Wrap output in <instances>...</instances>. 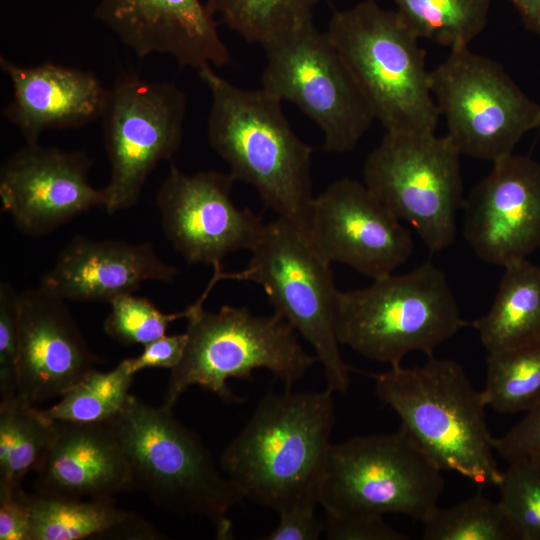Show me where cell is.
Returning <instances> with one entry per match:
<instances>
[{
  "label": "cell",
  "mask_w": 540,
  "mask_h": 540,
  "mask_svg": "<svg viewBox=\"0 0 540 540\" xmlns=\"http://www.w3.org/2000/svg\"><path fill=\"white\" fill-rule=\"evenodd\" d=\"M334 424L333 393L326 388L268 392L223 450L219 466L242 498L277 513L318 505Z\"/></svg>",
  "instance_id": "obj_1"
},
{
  "label": "cell",
  "mask_w": 540,
  "mask_h": 540,
  "mask_svg": "<svg viewBox=\"0 0 540 540\" xmlns=\"http://www.w3.org/2000/svg\"><path fill=\"white\" fill-rule=\"evenodd\" d=\"M210 93L207 135L235 179L252 186L267 208L308 234L313 148L263 88L243 89L212 66L197 71Z\"/></svg>",
  "instance_id": "obj_2"
},
{
  "label": "cell",
  "mask_w": 540,
  "mask_h": 540,
  "mask_svg": "<svg viewBox=\"0 0 540 540\" xmlns=\"http://www.w3.org/2000/svg\"><path fill=\"white\" fill-rule=\"evenodd\" d=\"M369 375L379 400L442 471L481 486L499 484L502 471L494 457L487 404L458 362L431 355L422 366L399 364Z\"/></svg>",
  "instance_id": "obj_3"
},
{
  "label": "cell",
  "mask_w": 540,
  "mask_h": 540,
  "mask_svg": "<svg viewBox=\"0 0 540 540\" xmlns=\"http://www.w3.org/2000/svg\"><path fill=\"white\" fill-rule=\"evenodd\" d=\"M172 410L131 395L106 421L129 463L133 490L172 513L207 519L218 538L230 539L227 514L243 498L198 435Z\"/></svg>",
  "instance_id": "obj_4"
},
{
  "label": "cell",
  "mask_w": 540,
  "mask_h": 540,
  "mask_svg": "<svg viewBox=\"0 0 540 540\" xmlns=\"http://www.w3.org/2000/svg\"><path fill=\"white\" fill-rule=\"evenodd\" d=\"M326 32L387 133H435L440 114L426 51L396 9L363 0L335 11Z\"/></svg>",
  "instance_id": "obj_5"
},
{
  "label": "cell",
  "mask_w": 540,
  "mask_h": 540,
  "mask_svg": "<svg viewBox=\"0 0 540 540\" xmlns=\"http://www.w3.org/2000/svg\"><path fill=\"white\" fill-rule=\"evenodd\" d=\"M213 289L209 284L190 306L187 344L180 363L171 370L162 405L173 409L194 385L227 402H242L229 388V379L252 380L266 369L285 388H292L317 361L298 340V333L280 315H255L246 307L204 309Z\"/></svg>",
  "instance_id": "obj_6"
},
{
  "label": "cell",
  "mask_w": 540,
  "mask_h": 540,
  "mask_svg": "<svg viewBox=\"0 0 540 540\" xmlns=\"http://www.w3.org/2000/svg\"><path fill=\"white\" fill-rule=\"evenodd\" d=\"M335 317L340 344L390 366L410 352L433 355L467 325L444 272L430 261L364 288L339 291Z\"/></svg>",
  "instance_id": "obj_7"
},
{
  "label": "cell",
  "mask_w": 540,
  "mask_h": 540,
  "mask_svg": "<svg viewBox=\"0 0 540 540\" xmlns=\"http://www.w3.org/2000/svg\"><path fill=\"white\" fill-rule=\"evenodd\" d=\"M247 266L238 272L214 268L221 280L254 282L269 303L313 348L320 362L326 389L344 393L351 368L344 361L336 331L335 287L331 263L317 250L309 235L289 220L266 223L250 251Z\"/></svg>",
  "instance_id": "obj_8"
},
{
  "label": "cell",
  "mask_w": 540,
  "mask_h": 540,
  "mask_svg": "<svg viewBox=\"0 0 540 540\" xmlns=\"http://www.w3.org/2000/svg\"><path fill=\"white\" fill-rule=\"evenodd\" d=\"M443 489L442 470L400 426L392 433L331 443L318 505L325 516L394 513L423 523L438 507Z\"/></svg>",
  "instance_id": "obj_9"
},
{
  "label": "cell",
  "mask_w": 540,
  "mask_h": 540,
  "mask_svg": "<svg viewBox=\"0 0 540 540\" xmlns=\"http://www.w3.org/2000/svg\"><path fill=\"white\" fill-rule=\"evenodd\" d=\"M261 88L296 105L323 134V149L353 150L375 120L354 75L313 19L262 46Z\"/></svg>",
  "instance_id": "obj_10"
},
{
  "label": "cell",
  "mask_w": 540,
  "mask_h": 540,
  "mask_svg": "<svg viewBox=\"0 0 540 540\" xmlns=\"http://www.w3.org/2000/svg\"><path fill=\"white\" fill-rule=\"evenodd\" d=\"M461 154L447 135L385 133L363 166L367 188L430 251L449 247L463 207Z\"/></svg>",
  "instance_id": "obj_11"
},
{
  "label": "cell",
  "mask_w": 540,
  "mask_h": 540,
  "mask_svg": "<svg viewBox=\"0 0 540 540\" xmlns=\"http://www.w3.org/2000/svg\"><path fill=\"white\" fill-rule=\"evenodd\" d=\"M431 90L447 137L461 156L495 161L538 128L540 104L496 60L469 47L450 51L431 70Z\"/></svg>",
  "instance_id": "obj_12"
},
{
  "label": "cell",
  "mask_w": 540,
  "mask_h": 540,
  "mask_svg": "<svg viewBox=\"0 0 540 540\" xmlns=\"http://www.w3.org/2000/svg\"><path fill=\"white\" fill-rule=\"evenodd\" d=\"M185 94L171 82L120 77L108 90L101 116L110 177L104 208L133 207L150 173L179 150L186 117Z\"/></svg>",
  "instance_id": "obj_13"
},
{
  "label": "cell",
  "mask_w": 540,
  "mask_h": 540,
  "mask_svg": "<svg viewBox=\"0 0 540 540\" xmlns=\"http://www.w3.org/2000/svg\"><path fill=\"white\" fill-rule=\"evenodd\" d=\"M235 179L215 170L187 174L170 161L156 193L163 233L188 263L222 267L224 257L251 251L266 223L231 198Z\"/></svg>",
  "instance_id": "obj_14"
},
{
  "label": "cell",
  "mask_w": 540,
  "mask_h": 540,
  "mask_svg": "<svg viewBox=\"0 0 540 540\" xmlns=\"http://www.w3.org/2000/svg\"><path fill=\"white\" fill-rule=\"evenodd\" d=\"M308 235L331 264L373 280L390 275L413 252L410 231L364 183L341 178L314 197Z\"/></svg>",
  "instance_id": "obj_15"
},
{
  "label": "cell",
  "mask_w": 540,
  "mask_h": 540,
  "mask_svg": "<svg viewBox=\"0 0 540 540\" xmlns=\"http://www.w3.org/2000/svg\"><path fill=\"white\" fill-rule=\"evenodd\" d=\"M92 163L80 151L26 142L1 166L2 209L20 231L39 237L94 207H104V189L88 180Z\"/></svg>",
  "instance_id": "obj_16"
},
{
  "label": "cell",
  "mask_w": 540,
  "mask_h": 540,
  "mask_svg": "<svg viewBox=\"0 0 540 540\" xmlns=\"http://www.w3.org/2000/svg\"><path fill=\"white\" fill-rule=\"evenodd\" d=\"M465 240L485 263L505 267L540 248V163L509 154L463 203Z\"/></svg>",
  "instance_id": "obj_17"
},
{
  "label": "cell",
  "mask_w": 540,
  "mask_h": 540,
  "mask_svg": "<svg viewBox=\"0 0 540 540\" xmlns=\"http://www.w3.org/2000/svg\"><path fill=\"white\" fill-rule=\"evenodd\" d=\"M17 394L35 405L61 397L98 359L65 300L39 285L18 293Z\"/></svg>",
  "instance_id": "obj_18"
},
{
  "label": "cell",
  "mask_w": 540,
  "mask_h": 540,
  "mask_svg": "<svg viewBox=\"0 0 540 540\" xmlns=\"http://www.w3.org/2000/svg\"><path fill=\"white\" fill-rule=\"evenodd\" d=\"M95 16L138 57L168 55L197 71L229 61L216 16L201 0H100Z\"/></svg>",
  "instance_id": "obj_19"
},
{
  "label": "cell",
  "mask_w": 540,
  "mask_h": 540,
  "mask_svg": "<svg viewBox=\"0 0 540 540\" xmlns=\"http://www.w3.org/2000/svg\"><path fill=\"white\" fill-rule=\"evenodd\" d=\"M12 98L2 115L26 142H38L50 129L82 127L101 118L108 90L90 71L45 62L23 66L0 56Z\"/></svg>",
  "instance_id": "obj_20"
},
{
  "label": "cell",
  "mask_w": 540,
  "mask_h": 540,
  "mask_svg": "<svg viewBox=\"0 0 540 540\" xmlns=\"http://www.w3.org/2000/svg\"><path fill=\"white\" fill-rule=\"evenodd\" d=\"M178 274V268L165 263L148 242L75 236L40 284L65 301L110 303L146 281L172 283Z\"/></svg>",
  "instance_id": "obj_21"
},
{
  "label": "cell",
  "mask_w": 540,
  "mask_h": 540,
  "mask_svg": "<svg viewBox=\"0 0 540 540\" xmlns=\"http://www.w3.org/2000/svg\"><path fill=\"white\" fill-rule=\"evenodd\" d=\"M36 473L37 493L59 498L114 499L133 490L120 443L106 422H56Z\"/></svg>",
  "instance_id": "obj_22"
},
{
  "label": "cell",
  "mask_w": 540,
  "mask_h": 540,
  "mask_svg": "<svg viewBox=\"0 0 540 540\" xmlns=\"http://www.w3.org/2000/svg\"><path fill=\"white\" fill-rule=\"evenodd\" d=\"M30 540H81L106 536L155 539L157 533L115 499H73L25 493Z\"/></svg>",
  "instance_id": "obj_23"
},
{
  "label": "cell",
  "mask_w": 540,
  "mask_h": 540,
  "mask_svg": "<svg viewBox=\"0 0 540 540\" xmlns=\"http://www.w3.org/2000/svg\"><path fill=\"white\" fill-rule=\"evenodd\" d=\"M503 268L491 308L471 323L488 353L540 341V266L523 259Z\"/></svg>",
  "instance_id": "obj_24"
},
{
  "label": "cell",
  "mask_w": 540,
  "mask_h": 540,
  "mask_svg": "<svg viewBox=\"0 0 540 540\" xmlns=\"http://www.w3.org/2000/svg\"><path fill=\"white\" fill-rule=\"evenodd\" d=\"M55 434V421L18 394L0 400V490L22 489L35 472Z\"/></svg>",
  "instance_id": "obj_25"
},
{
  "label": "cell",
  "mask_w": 540,
  "mask_h": 540,
  "mask_svg": "<svg viewBox=\"0 0 540 540\" xmlns=\"http://www.w3.org/2000/svg\"><path fill=\"white\" fill-rule=\"evenodd\" d=\"M420 39L450 51L469 47L485 29L492 0H392Z\"/></svg>",
  "instance_id": "obj_26"
},
{
  "label": "cell",
  "mask_w": 540,
  "mask_h": 540,
  "mask_svg": "<svg viewBox=\"0 0 540 540\" xmlns=\"http://www.w3.org/2000/svg\"><path fill=\"white\" fill-rule=\"evenodd\" d=\"M135 374L130 359L108 372L90 370L69 388L58 403L41 412L56 422L102 423L115 417L127 404Z\"/></svg>",
  "instance_id": "obj_27"
},
{
  "label": "cell",
  "mask_w": 540,
  "mask_h": 540,
  "mask_svg": "<svg viewBox=\"0 0 540 540\" xmlns=\"http://www.w3.org/2000/svg\"><path fill=\"white\" fill-rule=\"evenodd\" d=\"M482 394L499 413L528 412L540 403V341L488 353Z\"/></svg>",
  "instance_id": "obj_28"
},
{
  "label": "cell",
  "mask_w": 540,
  "mask_h": 540,
  "mask_svg": "<svg viewBox=\"0 0 540 540\" xmlns=\"http://www.w3.org/2000/svg\"><path fill=\"white\" fill-rule=\"evenodd\" d=\"M212 13L249 43L264 46L312 19L313 0H206Z\"/></svg>",
  "instance_id": "obj_29"
},
{
  "label": "cell",
  "mask_w": 540,
  "mask_h": 540,
  "mask_svg": "<svg viewBox=\"0 0 540 540\" xmlns=\"http://www.w3.org/2000/svg\"><path fill=\"white\" fill-rule=\"evenodd\" d=\"M423 525L424 540L516 539L499 502L481 491L448 508L438 506Z\"/></svg>",
  "instance_id": "obj_30"
},
{
  "label": "cell",
  "mask_w": 540,
  "mask_h": 540,
  "mask_svg": "<svg viewBox=\"0 0 540 540\" xmlns=\"http://www.w3.org/2000/svg\"><path fill=\"white\" fill-rule=\"evenodd\" d=\"M516 539L540 540V473L527 458L508 462L497 485Z\"/></svg>",
  "instance_id": "obj_31"
},
{
  "label": "cell",
  "mask_w": 540,
  "mask_h": 540,
  "mask_svg": "<svg viewBox=\"0 0 540 540\" xmlns=\"http://www.w3.org/2000/svg\"><path fill=\"white\" fill-rule=\"evenodd\" d=\"M111 312L104 321V331L122 345H146L164 335L175 320L187 318L189 308L177 313H164L149 299L132 293L119 296L110 303Z\"/></svg>",
  "instance_id": "obj_32"
},
{
  "label": "cell",
  "mask_w": 540,
  "mask_h": 540,
  "mask_svg": "<svg viewBox=\"0 0 540 540\" xmlns=\"http://www.w3.org/2000/svg\"><path fill=\"white\" fill-rule=\"evenodd\" d=\"M18 292L7 281L0 283V396L17 393Z\"/></svg>",
  "instance_id": "obj_33"
},
{
  "label": "cell",
  "mask_w": 540,
  "mask_h": 540,
  "mask_svg": "<svg viewBox=\"0 0 540 540\" xmlns=\"http://www.w3.org/2000/svg\"><path fill=\"white\" fill-rule=\"evenodd\" d=\"M324 534L329 540H407L384 517L325 516Z\"/></svg>",
  "instance_id": "obj_34"
},
{
  "label": "cell",
  "mask_w": 540,
  "mask_h": 540,
  "mask_svg": "<svg viewBox=\"0 0 540 540\" xmlns=\"http://www.w3.org/2000/svg\"><path fill=\"white\" fill-rule=\"evenodd\" d=\"M494 449L507 462L540 450V403L505 435L494 438Z\"/></svg>",
  "instance_id": "obj_35"
},
{
  "label": "cell",
  "mask_w": 540,
  "mask_h": 540,
  "mask_svg": "<svg viewBox=\"0 0 540 540\" xmlns=\"http://www.w3.org/2000/svg\"><path fill=\"white\" fill-rule=\"evenodd\" d=\"M317 505L302 504L278 513L279 523L264 540H317L325 531V522L316 512Z\"/></svg>",
  "instance_id": "obj_36"
},
{
  "label": "cell",
  "mask_w": 540,
  "mask_h": 540,
  "mask_svg": "<svg viewBox=\"0 0 540 540\" xmlns=\"http://www.w3.org/2000/svg\"><path fill=\"white\" fill-rule=\"evenodd\" d=\"M187 344L186 332L175 335H164L143 346L142 353L130 359L131 371L137 372L147 368H166L172 370L181 361Z\"/></svg>",
  "instance_id": "obj_37"
},
{
  "label": "cell",
  "mask_w": 540,
  "mask_h": 540,
  "mask_svg": "<svg viewBox=\"0 0 540 540\" xmlns=\"http://www.w3.org/2000/svg\"><path fill=\"white\" fill-rule=\"evenodd\" d=\"M23 489L0 490V540H30V512Z\"/></svg>",
  "instance_id": "obj_38"
},
{
  "label": "cell",
  "mask_w": 540,
  "mask_h": 540,
  "mask_svg": "<svg viewBox=\"0 0 540 540\" xmlns=\"http://www.w3.org/2000/svg\"><path fill=\"white\" fill-rule=\"evenodd\" d=\"M517 9L524 27L540 36V0H508Z\"/></svg>",
  "instance_id": "obj_39"
},
{
  "label": "cell",
  "mask_w": 540,
  "mask_h": 540,
  "mask_svg": "<svg viewBox=\"0 0 540 540\" xmlns=\"http://www.w3.org/2000/svg\"><path fill=\"white\" fill-rule=\"evenodd\" d=\"M532 465L537 469V471L540 473V450L534 452L530 456L526 457Z\"/></svg>",
  "instance_id": "obj_40"
},
{
  "label": "cell",
  "mask_w": 540,
  "mask_h": 540,
  "mask_svg": "<svg viewBox=\"0 0 540 540\" xmlns=\"http://www.w3.org/2000/svg\"><path fill=\"white\" fill-rule=\"evenodd\" d=\"M538 128H540V113H539V118H538Z\"/></svg>",
  "instance_id": "obj_41"
},
{
  "label": "cell",
  "mask_w": 540,
  "mask_h": 540,
  "mask_svg": "<svg viewBox=\"0 0 540 540\" xmlns=\"http://www.w3.org/2000/svg\"><path fill=\"white\" fill-rule=\"evenodd\" d=\"M315 2V4L319 1V0H313Z\"/></svg>",
  "instance_id": "obj_42"
}]
</instances>
